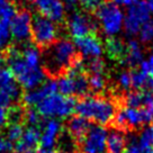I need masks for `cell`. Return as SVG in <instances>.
I'll return each mask as SVG.
<instances>
[{"label":"cell","mask_w":153,"mask_h":153,"mask_svg":"<svg viewBox=\"0 0 153 153\" xmlns=\"http://www.w3.org/2000/svg\"><path fill=\"white\" fill-rule=\"evenodd\" d=\"M126 46H127V54H126L125 63L132 68L140 67L141 63L144 61V56L139 42L135 39H129Z\"/></svg>","instance_id":"cell-21"},{"label":"cell","mask_w":153,"mask_h":153,"mask_svg":"<svg viewBox=\"0 0 153 153\" xmlns=\"http://www.w3.org/2000/svg\"><path fill=\"white\" fill-rule=\"evenodd\" d=\"M124 153H149V151L144 150L143 148H141L139 142L132 141V143H129L127 145V148H126Z\"/></svg>","instance_id":"cell-35"},{"label":"cell","mask_w":153,"mask_h":153,"mask_svg":"<svg viewBox=\"0 0 153 153\" xmlns=\"http://www.w3.org/2000/svg\"><path fill=\"white\" fill-rule=\"evenodd\" d=\"M89 88L94 92H100L106 87V78L104 74H91L88 76Z\"/></svg>","instance_id":"cell-29"},{"label":"cell","mask_w":153,"mask_h":153,"mask_svg":"<svg viewBox=\"0 0 153 153\" xmlns=\"http://www.w3.org/2000/svg\"><path fill=\"white\" fill-rule=\"evenodd\" d=\"M34 6L39 13L54 23H61L65 17V7L61 0H34Z\"/></svg>","instance_id":"cell-14"},{"label":"cell","mask_w":153,"mask_h":153,"mask_svg":"<svg viewBox=\"0 0 153 153\" xmlns=\"http://www.w3.org/2000/svg\"><path fill=\"white\" fill-rule=\"evenodd\" d=\"M125 104L131 108H141L144 105V92L134 90L125 97Z\"/></svg>","instance_id":"cell-28"},{"label":"cell","mask_w":153,"mask_h":153,"mask_svg":"<svg viewBox=\"0 0 153 153\" xmlns=\"http://www.w3.org/2000/svg\"><path fill=\"white\" fill-rule=\"evenodd\" d=\"M86 68L91 72V74H104L105 71V62L100 57L98 59H90L89 62L85 63Z\"/></svg>","instance_id":"cell-30"},{"label":"cell","mask_w":153,"mask_h":153,"mask_svg":"<svg viewBox=\"0 0 153 153\" xmlns=\"http://www.w3.org/2000/svg\"><path fill=\"white\" fill-rule=\"evenodd\" d=\"M76 51L87 59H98L102 53V45L100 39L95 34H90L83 37L76 38L74 41Z\"/></svg>","instance_id":"cell-16"},{"label":"cell","mask_w":153,"mask_h":153,"mask_svg":"<svg viewBox=\"0 0 153 153\" xmlns=\"http://www.w3.org/2000/svg\"><path fill=\"white\" fill-rule=\"evenodd\" d=\"M41 132V146L42 150H53L59 142L63 131V125L59 120L48 118L42 125Z\"/></svg>","instance_id":"cell-13"},{"label":"cell","mask_w":153,"mask_h":153,"mask_svg":"<svg viewBox=\"0 0 153 153\" xmlns=\"http://www.w3.org/2000/svg\"><path fill=\"white\" fill-rule=\"evenodd\" d=\"M61 1L63 2L65 9H74L79 4V0H61Z\"/></svg>","instance_id":"cell-39"},{"label":"cell","mask_w":153,"mask_h":153,"mask_svg":"<svg viewBox=\"0 0 153 153\" xmlns=\"http://www.w3.org/2000/svg\"><path fill=\"white\" fill-rule=\"evenodd\" d=\"M111 2H114L115 5L123 6V7H132L133 5L137 4L140 0H110Z\"/></svg>","instance_id":"cell-37"},{"label":"cell","mask_w":153,"mask_h":153,"mask_svg":"<svg viewBox=\"0 0 153 153\" xmlns=\"http://www.w3.org/2000/svg\"><path fill=\"white\" fill-rule=\"evenodd\" d=\"M24 131L25 129L22 124H8L7 127H6L5 137L11 144H15L16 142H18L19 139L22 137Z\"/></svg>","instance_id":"cell-24"},{"label":"cell","mask_w":153,"mask_h":153,"mask_svg":"<svg viewBox=\"0 0 153 153\" xmlns=\"http://www.w3.org/2000/svg\"><path fill=\"white\" fill-rule=\"evenodd\" d=\"M131 78H132V88H134V90L140 91L141 89L145 88L149 74L146 72L142 71L141 69H136L133 72H131Z\"/></svg>","instance_id":"cell-23"},{"label":"cell","mask_w":153,"mask_h":153,"mask_svg":"<svg viewBox=\"0 0 153 153\" xmlns=\"http://www.w3.org/2000/svg\"><path fill=\"white\" fill-rule=\"evenodd\" d=\"M90 127V122L86 120V118L81 117V116H78V115L70 117L68 120L67 124H65L68 134L76 142H79L80 140L83 139V136L88 133Z\"/></svg>","instance_id":"cell-18"},{"label":"cell","mask_w":153,"mask_h":153,"mask_svg":"<svg viewBox=\"0 0 153 153\" xmlns=\"http://www.w3.org/2000/svg\"><path fill=\"white\" fill-rule=\"evenodd\" d=\"M106 51L110 59L125 63V59L127 54V46L122 39L110 37L106 42Z\"/></svg>","instance_id":"cell-20"},{"label":"cell","mask_w":153,"mask_h":153,"mask_svg":"<svg viewBox=\"0 0 153 153\" xmlns=\"http://www.w3.org/2000/svg\"><path fill=\"white\" fill-rule=\"evenodd\" d=\"M76 111L78 116L104 126L114 120L117 107L114 101L102 96H86L76 102Z\"/></svg>","instance_id":"cell-3"},{"label":"cell","mask_w":153,"mask_h":153,"mask_svg":"<svg viewBox=\"0 0 153 153\" xmlns=\"http://www.w3.org/2000/svg\"><path fill=\"white\" fill-rule=\"evenodd\" d=\"M152 50H153V48H152Z\"/></svg>","instance_id":"cell-44"},{"label":"cell","mask_w":153,"mask_h":153,"mask_svg":"<svg viewBox=\"0 0 153 153\" xmlns=\"http://www.w3.org/2000/svg\"><path fill=\"white\" fill-rule=\"evenodd\" d=\"M55 92H57L56 81L48 80V81H45L43 85H41L39 87L35 88L33 90L27 91L23 96V101L27 107L33 108V107H36L41 101H43L46 97H48L50 95H53Z\"/></svg>","instance_id":"cell-17"},{"label":"cell","mask_w":153,"mask_h":153,"mask_svg":"<svg viewBox=\"0 0 153 153\" xmlns=\"http://www.w3.org/2000/svg\"><path fill=\"white\" fill-rule=\"evenodd\" d=\"M9 109L6 106L0 105V129L7 127L9 124Z\"/></svg>","instance_id":"cell-34"},{"label":"cell","mask_w":153,"mask_h":153,"mask_svg":"<svg viewBox=\"0 0 153 153\" xmlns=\"http://www.w3.org/2000/svg\"><path fill=\"white\" fill-rule=\"evenodd\" d=\"M78 51L69 38H59L43 53V67L51 76L64 74L78 60Z\"/></svg>","instance_id":"cell-1"},{"label":"cell","mask_w":153,"mask_h":153,"mask_svg":"<svg viewBox=\"0 0 153 153\" xmlns=\"http://www.w3.org/2000/svg\"><path fill=\"white\" fill-rule=\"evenodd\" d=\"M140 39L143 43H149L153 41V20H149L148 23L141 27L140 29Z\"/></svg>","instance_id":"cell-31"},{"label":"cell","mask_w":153,"mask_h":153,"mask_svg":"<svg viewBox=\"0 0 153 153\" xmlns=\"http://www.w3.org/2000/svg\"><path fill=\"white\" fill-rule=\"evenodd\" d=\"M108 131L101 125H91L88 133L80 140L79 149L81 153H106Z\"/></svg>","instance_id":"cell-8"},{"label":"cell","mask_w":153,"mask_h":153,"mask_svg":"<svg viewBox=\"0 0 153 153\" xmlns=\"http://www.w3.org/2000/svg\"><path fill=\"white\" fill-rule=\"evenodd\" d=\"M117 83L122 90L127 91L129 88H132V78H131V72L122 71L118 73L117 76Z\"/></svg>","instance_id":"cell-32"},{"label":"cell","mask_w":153,"mask_h":153,"mask_svg":"<svg viewBox=\"0 0 153 153\" xmlns=\"http://www.w3.org/2000/svg\"><path fill=\"white\" fill-rule=\"evenodd\" d=\"M127 148L124 132L115 128L110 131L107 136V153H124Z\"/></svg>","instance_id":"cell-19"},{"label":"cell","mask_w":153,"mask_h":153,"mask_svg":"<svg viewBox=\"0 0 153 153\" xmlns=\"http://www.w3.org/2000/svg\"><path fill=\"white\" fill-rule=\"evenodd\" d=\"M38 153H63L61 151H55V150H41Z\"/></svg>","instance_id":"cell-42"},{"label":"cell","mask_w":153,"mask_h":153,"mask_svg":"<svg viewBox=\"0 0 153 153\" xmlns=\"http://www.w3.org/2000/svg\"><path fill=\"white\" fill-rule=\"evenodd\" d=\"M32 20L33 17L28 10L16 13L10 20V32L16 42L23 44L32 37Z\"/></svg>","instance_id":"cell-11"},{"label":"cell","mask_w":153,"mask_h":153,"mask_svg":"<svg viewBox=\"0 0 153 153\" xmlns=\"http://www.w3.org/2000/svg\"><path fill=\"white\" fill-rule=\"evenodd\" d=\"M13 39L10 32V22L0 20V51L6 50Z\"/></svg>","instance_id":"cell-22"},{"label":"cell","mask_w":153,"mask_h":153,"mask_svg":"<svg viewBox=\"0 0 153 153\" xmlns=\"http://www.w3.org/2000/svg\"><path fill=\"white\" fill-rule=\"evenodd\" d=\"M144 106L153 107V91H144Z\"/></svg>","instance_id":"cell-38"},{"label":"cell","mask_w":153,"mask_h":153,"mask_svg":"<svg viewBox=\"0 0 153 153\" xmlns=\"http://www.w3.org/2000/svg\"><path fill=\"white\" fill-rule=\"evenodd\" d=\"M150 10H149L145 1H139L137 4L129 7L126 17L124 19L125 32L129 36H133L140 32L141 27L150 19Z\"/></svg>","instance_id":"cell-10"},{"label":"cell","mask_w":153,"mask_h":153,"mask_svg":"<svg viewBox=\"0 0 153 153\" xmlns=\"http://www.w3.org/2000/svg\"><path fill=\"white\" fill-rule=\"evenodd\" d=\"M11 150H13V144L4 135H0V153H9Z\"/></svg>","instance_id":"cell-36"},{"label":"cell","mask_w":153,"mask_h":153,"mask_svg":"<svg viewBox=\"0 0 153 153\" xmlns=\"http://www.w3.org/2000/svg\"><path fill=\"white\" fill-rule=\"evenodd\" d=\"M67 28L69 34L76 39L92 34V32L97 28V24L87 14L76 11L68 18Z\"/></svg>","instance_id":"cell-12"},{"label":"cell","mask_w":153,"mask_h":153,"mask_svg":"<svg viewBox=\"0 0 153 153\" xmlns=\"http://www.w3.org/2000/svg\"><path fill=\"white\" fill-rule=\"evenodd\" d=\"M4 64H5V56L0 53V69L4 68Z\"/></svg>","instance_id":"cell-43"},{"label":"cell","mask_w":153,"mask_h":153,"mask_svg":"<svg viewBox=\"0 0 153 153\" xmlns=\"http://www.w3.org/2000/svg\"><path fill=\"white\" fill-rule=\"evenodd\" d=\"M139 144L141 148H143L146 151L153 150V124L145 127L142 131V133L140 134Z\"/></svg>","instance_id":"cell-25"},{"label":"cell","mask_w":153,"mask_h":153,"mask_svg":"<svg viewBox=\"0 0 153 153\" xmlns=\"http://www.w3.org/2000/svg\"><path fill=\"white\" fill-rule=\"evenodd\" d=\"M59 27L56 23L42 15H36L32 20V38L38 46L48 48L57 39Z\"/></svg>","instance_id":"cell-7"},{"label":"cell","mask_w":153,"mask_h":153,"mask_svg":"<svg viewBox=\"0 0 153 153\" xmlns=\"http://www.w3.org/2000/svg\"><path fill=\"white\" fill-rule=\"evenodd\" d=\"M146 6H148L150 13H153V0H146Z\"/></svg>","instance_id":"cell-41"},{"label":"cell","mask_w":153,"mask_h":153,"mask_svg":"<svg viewBox=\"0 0 153 153\" xmlns=\"http://www.w3.org/2000/svg\"><path fill=\"white\" fill-rule=\"evenodd\" d=\"M41 129L35 127H27L24 131L18 142L14 144L15 153H38L41 145Z\"/></svg>","instance_id":"cell-15"},{"label":"cell","mask_w":153,"mask_h":153,"mask_svg":"<svg viewBox=\"0 0 153 153\" xmlns=\"http://www.w3.org/2000/svg\"><path fill=\"white\" fill-rule=\"evenodd\" d=\"M8 63L10 72L15 76L19 87L29 91L44 83L46 72L44 70L43 64H35L25 60L22 56L19 48H14L10 50Z\"/></svg>","instance_id":"cell-2"},{"label":"cell","mask_w":153,"mask_h":153,"mask_svg":"<svg viewBox=\"0 0 153 153\" xmlns=\"http://www.w3.org/2000/svg\"><path fill=\"white\" fill-rule=\"evenodd\" d=\"M76 102L73 97H67L59 92L46 97L36 106L38 114L44 118H68L76 110Z\"/></svg>","instance_id":"cell-4"},{"label":"cell","mask_w":153,"mask_h":153,"mask_svg":"<svg viewBox=\"0 0 153 153\" xmlns=\"http://www.w3.org/2000/svg\"><path fill=\"white\" fill-rule=\"evenodd\" d=\"M79 2L87 11H96L104 4L102 0H79Z\"/></svg>","instance_id":"cell-33"},{"label":"cell","mask_w":153,"mask_h":153,"mask_svg":"<svg viewBox=\"0 0 153 153\" xmlns=\"http://www.w3.org/2000/svg\"><path fill=\"white\" fill-rule=\"evenodd\" d=\"M24 122H26L28 127H35L39 129L44 123L42 120V116L38 114V111L35 108H28L27 110H25Z\"/></svg>","instance_id":"cell-26"},{"label":"cell","mask_w":153,"mask_h":153,"mask_svg":"<svg viewBox=\"0 0 153 153\" xmlns=\"http://www.w3.org/2000/svg\"><path fill=\"white\" fill-rule=\"evenodd\" d=\"M146 62H148V73L151 76V78H153V55L150 56Z\"/></svg>","instance_id":"cell-40"},{"label":"cell","mask_w":153,"mask_h":153,"mask_svg":"<svg viewBox=\"0 0 153 153\" xmlns=\"http://www.w3.org/2000/svg\"><path fill=\"white\" fill-rule=\"evenodd\" d=\"M153 122V107H141L131 108L126 107L117 111L113 123L115 127L122 132L127 129H136L145 124Z\"/></svg>","instance_id":"cell-5"},{"label":"cell","mask_w":153,"mask_h":153,"mask_svg":"<svg viewBox=\"0 0 153 153\" xmlns=\"http://www.w3.org/2000/svg\"><path fill=\"white\" fill-rule=\"evenodd\" d=\"M20 97V87L9 69H0V105L13 107Z\"/></svg>","instance_id":"cell-9"},{"label":"cell","mask_w":153,"mask_h":153,"mask_svg":"<svg viewBox=\"0 0 153 153\" xmlns=\"http://www.w3.org/2000/svg\"><path fill=\"white\" fill-rule=\"evenodd\" d=\"M96 17L102 32L111 37L124 27V14L120 7L111 1H106L96 10Z\"/></svg>","instance_id":"cell-6"},{"label":"cell","mask_w":153,"mask_h":153,"mask_svg":"<svg viewBox=\"0 0 153 153\" xmlns=\"http://www.w3.org/2000/svg\"><path fill=\"white\" fill-rule=\"evenodd\" d=\"M16 15V8L11 0H0V20L10 22Z\"/></svg>","instance_id":"cell-27"}]
</instances>
